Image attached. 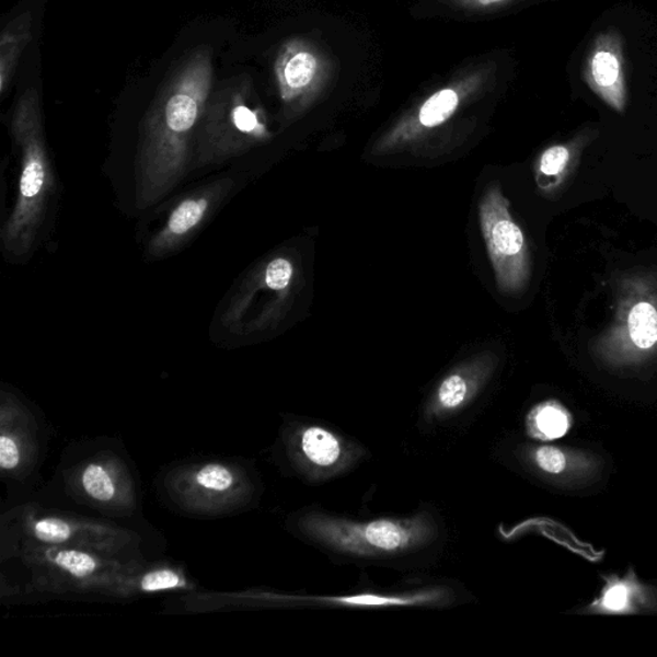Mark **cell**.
<instances>
[{
  "mask_svg": "<svg viewBox=\"0 0 657 657\" xmlns=\"http://www.w3.org/2000/svg\"><path fill=\"white\" fill-rule=\"evenodd\" d=\"M212 54L186 55L157 94L141 125L137 206L145 211L169 196L191 171L194 141L214 92Z\"/></svg>",
  "mask_w": 657,
  "mask_h": 657,
  "instance_id": "obj_1",
  "label": "cell"
},
{
  "mask_svg": "<svg viewBox=\"0 0 657 657\" xmlns=\"http://www.w3.org/2000/svg\"><path fill=\"white\" fill-rule=\"evenodd\" d=\"M11 132L21 155V173L16 201L2 230V244L5 256L22 258L39 243L56 188L36 89L30 88L20 96Z\"/></svg>",
  "mask_w": 657,
  "mask_h": 657,
  "instance_id": "obj_2",
  "label": "cell"
},
{
  "mask_svg": "<svg viewBox=\"0 0 657 657\" xmlns=\"http://www.w3.org/2000/svg\"><path fill=\"white\" fill-rule=\"evenodd\" d=\"M304 539L332 554L365 560H391L419 554L438 540L435 517L422 511L407 518L358 521L324 511L304 512L298 520Z\"/></svg>",
  "mask_w": 657,
  "mask_h": 657,
  "instance_id": "obj_3",
  "label": "cell"
},
{
  "mask_svg": "<svg viewBox=\"0 0 657 657\" xmlns=\"http://www.w3.org/2000/svg\"><path fill=\"white\" fill-rule=\"evenodd\" d=\"M267 130L263 112L252 99L251 82L237 77L212 92L194 141L191 171L238 159Z\"/></svg>",
  "mask_w": 657,
  "mask_h": 657,
  "instance_id": "obj_4",
  "label": "cell"
},
{
  "mask_svg": "<svg viewBox=\"0 0 657 657\" xmlns=\"http://www.w3.org/2000/svg\"><path fill=\"white\" fill-rule=\"evenodd\" d=\"M616 293L614 316L596 338L597 353L614 362H637L657 354V273L626 274Z\"/></svg>",
  "mask_w": 657,
  "mask_h": 657,
  "instance_id": "obj_5",
  "label": "cell"
},
{
  "mask_svg": "<svg viewBox=\"0 0 657 657\" xmlns=\"http://www.w3.org/2000/svg\"><path fill=\"white\" fill-rule=\"evenodd\" d=\"M24 555L41 579V587L54 591H99L126 579L125 566L102 552L28 544Z\"/></svg>",
  "mask_w": 657,
  "mask_h": 657,
  "instance_id": "obj_6",
  "label": "cell"
},
{
  "mask_svg": "<svg viewBox=\"0 0 657 657\" xmlns=\"http://www.w3.org/2000/svg\"><path fill=\"white\" fill-rule=\"evenodd\" d=\"M289 453L297 472L311 483H325L353 470L366 454L361 445L315 423L292 430Z\"/></svg>",
  "mask_w": 657,
  "mask_h": 657,
  "instance_id": "obj_7",
  "label": "cell"
},
{
  "mask_svg": "<svg viewBox=\"0 0 657 657\" xmlns=\"http://www.w3.org/2000/svg\"><path fill=\"white\" fill-rule=\"evenodd\" d=\"M235 184L231 177L218 178L178 201L163 227L149 241L148 257L159 260L182 250L229 197Z\"/></svg>",
  "mask_w": 657,
  "mask_h": 657,
  "instance_id": "obj_8",
  "label": "cell"
},
{
  "mask_svg": "<svg viewBox=\"0 0 657 657\" xmlns=\"http://www.w3.org/2000/svg\"><path fill=\"white\" fill-rule=\"evenodd\" d=\"M482 221L499 284L507 290L521 289L529 278L527 243L502 194L495 192L484 201Z\"/></svg>",
  "mask_w": 657,
  "mask_h": 657,
  "instance_id": "obj_9",
  "label": "cell"
},
{
  "mask_svg": "<svg viewBox=\"0 0 657 657\" xmlns=\"http://www.w3.org/2000/svg\"><path fill=\"white\" fill-rule=\"evenodd\" d=\"M28 544L74 548L114 556L129 540L128 534L111 527L74 520L58 515L27 514L22 525Z\"/></svg>",
  "mask_w": 657,
  "mask_h": 657,
  "instance_id": "obj_10",
  "label": "cell"
},
{
  "mask_svg": "<svg viewBox=\"0 0 657 657\" xmlns=\"http://www.w3.org/2000/svg\"><path fill=\"white\" fill-rule=\"evenodd\" d=\"M453 593L446 587H428L414 591L380 593L362 592L345 596L310 597V602L338 609L439 608L451 603Z\"/></svg>",
  "mask_w": 657,
  "mask_h": 657,
  "instance_id": "obj_11",
  "label": "cell"
},
{
  "mask_svg": "<svg viewBox=\"0 0 657 657\" xmlns=\"http://www.w3.org/2000/svg\"><path fill=\"white\" fill-rule=\"evenodd\" d=\"M589 72H591L596 92L612 108L623 112L625 107L623 67L615 48L607 43L601 44V47L596 49L591 57Z\"/></svg>",
  "mask_w": 657,
  "mask_h": 657,
  "instance_id": "obj_12",
  "label": "cell"
},
{
  "mask_svg": "<svg viewBox=\"0 0 657 657\" xmlns=\"http://www.w3.org/2000/svg\"><path fill=\"white\" fill-rule=\"evenodd\" d=\"M318 71L316 57L310 51L289 46L283 50L276 64L281 99L290 102L311 85Z\"/></svg>",
  "mask_w": 657,
  "mask_h": 657,
  "instance_id": "obj_13",
  "label": "cell"
},
{
  "mask_svg": "<svg viewBox=\"0 0 657 657\" xmlns=\"http://www.w3.org/2000/svg\"><path fill=\"white\" fill-rule=\"evenodd\" d=\"M32 13L12 20L0 37V93L5 94L12 84L22 51L32 41Z\"/></svg>",
  "mask_w": 657,
  "mask_h": 657,
  "instance_id": "obj_14",
  "label": "cell"
},
{
  "mask_svg": "<svg viewBox=\"0 0 657 657\" xmlns=\"http://www.w3.org/2000/svg\"><path fill=\"white\" fill-rule=\"evenodd\" d=\"M578 149L574 145H556L544 151L540 159L539 175L543 189H557L575 168Z\"/></svg>",
  "mask_w": 657,
  "mask_h": 657,
  "instance_id": "obj_15",
  "label": "cell"
},
{
  "mask_svg": "<svg viewBox=\"0 0 657 657\" xmlns=\"http://www.w3.org/2000/svg\"><path fill=\"white\" fill-rule=\"evenodd\" d=\"M81 487L96 503L108 504L116 495L114 477L100 464L88 465L80 476Z\"/></svg>",
  "mask_w": 657,
  "mask_h": 657,
  "instance_id": "obj_16",
  "label": "cell"
},
{
  "mask_svg": "<svg viewBox=\"0 0 657 657\" xmlns=\"http://www.w3.org/2000/svg\"><path fill=\"white\" fill-rule=\"evenodd\" d=\"M458 106L459 95L450 89H446L424 103L420 110V122L424 126L433 128L450 118Z\"/></svg>",
  "mask_w": 657,
  "mask_h": 657,
  "instance_id": "obj_17",
  "label": "cell"
},
{
  "mask_svg": "<svg viewBox=\"0 0 657 657\" xmlns=\"http://www.w3.org/2000/svg\"><path fill=\"white\" fill-rule=\"evenodd\" d=\"M194 483L205 492L226 493L235 484V476L226 465L207 464L198 470Z\"/></svg>",
  "mask_w": 657,
  "mask_h": 657,
  "instance_id": "obj_18",
  "label": "cell"
},
{
  "mask_svg": "<svg viewBox=\"0 0 657 657\" xmlns=\"http://www.w3.org/2000/svg\"><path fill=\"white\" fill-rule=\"evenodd\" d=\"M134 587L147 593L162 592L169 591V589L185 587V579L182 577V574L169 569V567H161V569H154L141 575V577L137 578V581H134Z\"/></svg>",
  "mask_w": 657,
  "mask_h": 657,
  "instance_id": "obj_19",
  "label": "cell"
},
{
  "mask_svg": "<svg viewBox=\"0 0 657 657\" xmlns=\"http://www.w3.org/2000/svg\"><path fill=\"white\" fill-rule=\"evenodd\" d=\"M537 430L542 436L556 439L566 435L569 428V419L564 410L555 405H544L534 415Z\"/></svg>",
  "mask_w": 657,
  "mask_h": 657,
  "instance_id": "obj_20",
  "label": "cell"
},
{
  "mask_svg": "<svg viewBox=\"0 0 657 657\" xmlns=\"http://www.w3.org/2000/svg\"><path fill=\"white\" fill-rule=\"evenodd\" d=\"M535 465L548 474H562L566 468V457L558 448L544 446L533 453Z\"/></svg>",
  "mask_w": 657,
  "mask_h": 657,
  "instance_id": "obj_21",
  "label": "cell"
},
{
  "mask_svg": "<svg viewBox=\"0 0 657 657\" xmlns=\"http://www.w3.org/2000/svg\"><path fill=\"white\" fill-rule=\"evenodd\" d=\"M21 462V448L16 439L3 431L0 437V468L3 472H13Z\"/></svg>",
  "mask_w": 657,
  "mask_h": 657,
  "instance_id": "obj_22",
  "label": "cell"
},
{
  "mask_svg": "<svg viewBox=\"0 0 657 657\" xmlns=\"http://www.w3.org/2000/svg\"><path fill=\"white\" fill-rule=\"evenodd\" d=\"M630 592L626 587L619 585L609 589L607 596H604V607L610 610H623L629 603Z\"/></svg>",
  "mask_w": 657,
  "mask_h": 657,
  "instance_id": "obj_23",
  "label": "cell"
},
{
  "mask_svg": "<svg viewBox=\"0 0 657 657\" xmlns=\"http://www.w3.org/2000/svg\"><path fill=\"white\" fill-rule=\"evenodd\" d=\"M477 2H480L482 4H493V3L503 2V0H477Z\"/></svg>",
  "mask_w": 657,
  "mask_h": 657,
  "instance_id": "obj_24",
  "label": "cell"
}]
</instances>
